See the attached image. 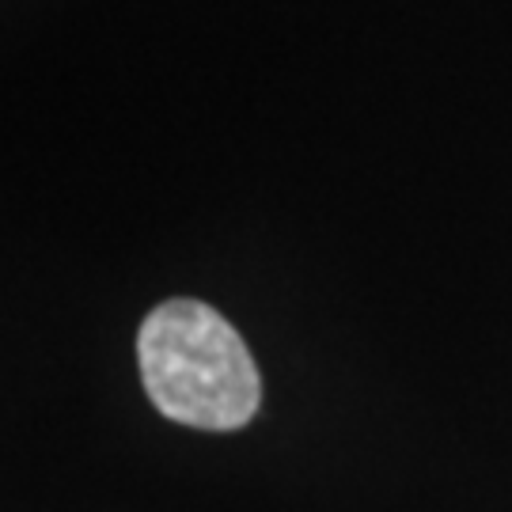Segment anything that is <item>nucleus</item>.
Wrapping results in <instances>:
<instances>
[{
	"label": "nucleus",
	"instance_id": "f257e3e1",
	"mask_svg": "<svg viewBox=\"0 0 512 512\" xmlns=\"http://www.w3.org/2000/svg\"><path fill=\"white\" fill-rule=\"evenodd\" d=\"M152 406L190 429L232 433L262 406V376L239 330L202 300H164L137 334Z\"/></svg>",
	"mask_w": 512,
	"mask_h": 512
}]
</instances>
